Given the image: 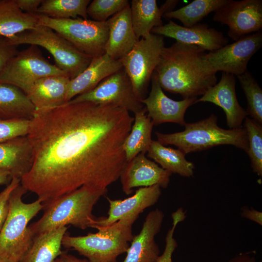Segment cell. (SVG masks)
<instances>
[{"label": "cell", "mask_w": 262, "mask_h": 262, "mask_svg": "<svg viewBox=\"0 0 262 262\" xmlns=\"http://www.w3.org/2000/svg\"><path fill=\"white\" fill-rule=\"evenodd\" d=\"M164 217L159 209L147 214L140 232L133 236L123 262H156L160 249L155 237L161 230Z\"/></svg>", "instance_id": "cell-19"}, {"label": "cell", "mask_w": 262, "mask_h": 262, "mask_svg": "<svg viewBox=\"0 0 262 262\" xmlns=\"http://www.w3.org/2000/svg\"><path fill=\"white\" fill-rule=\"evenodd\" d=\"M20 184V179L14 177L6 188L0 193V231L7 218L9 200L13 191Z\"/></svg>", "instance_id": "cell-37"}, {"label": "cell", "mask_w": 262, "mask_h": 262, "mask_svg": "<svg viewBox=\"0 0 262 262\" xmlns=\"http://www.w3.org/2000/svg\"><path fill=\"white\" fill-rule=\"evenodd\" d=\"M122 67L120 60H115L105 53L93 57L81 73L70 79L66 98V103L79 95L93 90L103 79Z\"/></svg>", "instance_id": "cell-20"}, {"label": "cell", "mask_w": 262, "mask_h": 262, "mask_svg": "<svg viewBox=\"0 0 262 262\" xmlns=\"http://www.w3.org/2000/svg\"><path fill=\"white\" fill-rule=\"evenodd\" d=\"M29 248L4 255L0 257V262H19Z\"/></svg>", "instance_id": "cell-41"}, {"label": "cell", "mask_w": 262, "mask_h": 262, "mask_svg": "<svg viewBox=\"0 0 262 262\" xmlns=\"http://www.w3.org/2000/svg\"><path fill=\"white\" fill-rule=\"evenodd\" d=\"M214 21L229 27L228 36L234 41L262 28V0H227L217 10Z\"/></svg>", "instance_id": "cell-13"}, {"label": "cell", "mask_w": 262, "mask_h": 262, "mask_svg": "<svg viewBox=\"0 0 262 262\" xmlns=\"http://www.w3.org/2000/svg\"><path fill=\"white\" fill-rule=\"evenodd\" d=\"M151 89L149 95L140 102L145 105L147 116L154 125L174 123L184 126L187 109L196 103L197 98L175 101L168 98L160 86L154 72L151 79Z\"/></svg>", "instance_id": "cell-14"}, {"label": "cell", "mask_w": 262, "mask_h": 262, "mask_svg": "<svg viewBox=\"0 0 262 262\" xmlns=\"http://www.w3.org/2000/svg\"><path fill=\"white\" fill-rule=\"evenodd\" d=\"M161 194V188L155 185L140 187L133 195L123 200L107 197L109 203L108 216L96 218L92 228L107 227L125 217L139 216L146 209L158 202Z\"/></svg>", "instance_id": "cell-17"}, {"label": "cell", "mask_w": 262, "mask_h": 262, "mask_svg": "<svg viewBox=\"0 0 262 262\" xmlns=\"http://www.w3.org/2000/svg\"><path fill=\"white\" fill-rule=\"evenodd\" d=\"M227 0H195L181 8L165 13L163 17L179 20L185 27L197 24L212 12L223 6Z\"/></svg>", "instance_id": "cell-30"}, {"label": "cell", "mask_w": 262, "mask_h": 262, "mask_svg": "<svg viewBox=\"0 0 262 262\" xmlns=\"http://www.w3.org/2000/svg\"><path fill=\"white\" fill-rule=\"evenodd\" d=\"M54 262H88V261L87 259H79L68 254L66 251H63Z\"/></svg>", "instance_id": "cell-42"}, {"label": "cell", "mask_w": 262, "mask_h": 262, "mask_svg": "<svg viewBox=\"0 0 262 262\" xmlns=\"http://www.w3.org/2000/svg\"><path fill=\"white\" fill-rule=\"evenodd\" d=\"M106 22L109 32L105 53L115 60H120L130 52L139 40L133 29L130 5L113 16Z\"/></svg>", "instance_id": "cell-22"}, {"label": "cell", "mask_w": 262, "mask_h": 262, "mask_svg": "<svg viewBox=\"0 0 262 262\" xmlns=\"http://www.w3.org/2000/svg\"><path fill=\"white\" fill-rule=\"evenodd\" d=\"M129 4L127 0H94L87 8V14L94 21L105 22L110 16L120 12Z\"/></svg>", "instance_id": "cell-34"}, {"label": "cell", "mask_w": 262, "mask_h": 262, "mask_svg": "<svg viewBox=\"0 0 262 262\" xmlns=\"http://www.w3.org/2000/svg\"><path fill=\"white\" fill-rule=\"evenodd\" d=\"M228 262H256V261L254 256L250 255L249 252H246L236 255Z\"/></svg>", "instance_id": "cell-43"}, {"label": "cell", "mask_w": 262, "mask_h": 262, "mask_svg": "<svg viewBox=\"0 0 262 262\" xmlns=\"http://www.w3.org/2000/svg\"><path fill=\"white\" fill-rule=\"evenodd\" d=\"M12 179V177L8 171L0 169V185L9 183Z\"/></svg>", "instance_id": "cell-44"}, {"label": "cell", "mask_w": 262, "mask_h": 262, "mask_svg": "<svg viewBox=\"0 0 262 262\" xmlns=\"http://www.w3.org/2000/svg\"><path fill=\"white\" fill-rule=\"evenodd\" d=\"M134 115L131 130L123 145L127 162L140 153H146L152 141L151 133L154 125L147 115L145 107Z\"/></svg>", "instance_id": "cell-28"}, {"label": "cell", "mask_w": 262, "mask_h": 262, "mask_svg": "<svg viewBox=\"0 0 262 262\" xmlns=\"http://www.w3.org/2000/svg\"><path fill=\"white\" fill-rule=\"evenodd\" d=\"M38 25L37 14L24 13L15 0H0V36L9 39Z\"/></svg>", "instance_id": "cell-27"}, {"label": "cell", "mask_w": 262, "mask_h": 262, "mask_svg": "<svg viewBox=\"0 0 262 262\" xmlns=\"http://www.w3.org/2000/svg\"><path fill=\"white\" fill-rule=\"evenodd\" d=\"M240 215L261 226L262 225V213L252 207L248 208L247 206H243L241 209Z\"/></svg>", "instance_id": "cell-40"}, {"label": "cell", "mask_w": 262, "mask_h": 262, "mask_svg": "<svg viewBox=\"0 0 262 262\" xmlns=\"http://www.w3.org/2000/svg\"><path fill=\"white\" fill-rule=\"evenodd\" d=\"M234 75L223 72L218 83L210 88L201 98L196 101L210 102L222 108L226 115L227 124L229 129L242 127L248 115L240 105L236 95Z\"/></svg>", "instance_id": "cell-18"}, {"label": "cell", "mask_w": 262, "mask_h": 262, "mask_svg": "<svg viewBox=\"0 0 262 262\" xmlns=\"http://www.w3.org/2000/svg\"><path fill=\"white\" fill-rule=\"evenodd\" d=\"M147 153L148 157L172 174L187 178L194 174L195 165L186 159L185 154L179 149L165 147L152 140Z\"/></svg>", "instance_id": "cell-29"}, {"label": "cell", "mask_w": 262, "mask_h": 262, "mask_svg": "<svg viewBox=\"0 0 262 262\" xmlns=\"http://www.w3.org/2000/svg\"><path fill=\"white\" fill-rule=\"evenodd\" d=\"M171 217L172 225L165 236L164 250L156 262H172V254L178 246V243L174 237L175 230L178 224L185 219L186 212L182 208H180L172 213Z\"/></svg>", "instance_id": "cell-36"}, {"label": "cell", "mask_w": 262, "mask_h": 262, "mask_svg": "<svg viewBox=\"0 0 262 262\" xmlns=\"http://www.w3.org/2000/svg\"><path fill=\"white\" fill-rule=\"evenodd\" d=\"M139 216L125 217L86 235L71 236L66 233L62 242L86 257L88 262H117L120 255L126 253L133 235L132 227Z\"/></svg>", "instance_id": "cell-5"}, {"label": "cell", "mask_w": 262, "mask_h": 262, "mask_svg": "<svg viewBox=\"0 0 262 262\" xmlns=\"http://www.w3.org/2000/svg\"><path fill=\"white\" fill-rule=\"evenodd\" d=\"M42 0H15L19 9L24 13L36 15Z\"/></svg>", "instance_id": "cell-39"}, {"label": "cell", "mask_w": 262, "mask_h": 262, "mask_svg": "<svg viewBox=\"0 0 262 262\" xmlns=\"http://www.w3.org/2000/svg\"><path fill=\"white\" fill-rule=\"evenodd\" d=\"M34 112L33 104L21 90L0 83V119H31Z\"/></svg>", "instance_id": "cell-26"}, {"label": "cell", "mask_w": 262, "mask_h": 262, "mask_svg": "<svg viewBox=\"0 0 262 262\" xmlns=\"http://www.w3.org/2000/svg\"><path fill=\"white\" fill-rule=\"evenodd\" d=\"M32 147L27 136L0 143V169L8 171L12 178L21 179L30 169Z\"/></svg>", "instance_id": "cell-24"}, {"label": "cell", "mask_w": 262, "mask_h": 262, "mask_svg": "<svg viewBox=\"0 0 262 262\" xmlns=\"http://www.w3.org/2000/svg\"><path fill=\"white\" fill-rule=\"evenodd\" d=\"M237 77L247 100L246 110L254 120L262 125V90L257 82L248 71Z\"/></svg>", "instance_id": "cell-32"}, {"label": "cell", "mask_w": 262, "mask_h": 262, "mask_svg": "<svg viewBox=\"0 0 262 262\" xmlns=\"http://www.w3.org/2000/svg\"><path fill=\"white\" fill-rule=\"evenodd\" d=\"M55 75L68 76L46 59L38 46L30 45L19 51L0 71V83L14 85L26 95L36 81Z\"/></svg>", "instance_id": "cell-10"}, {"label": "cell", "mask_w": 262, "mask_h": 262, "mask_svg": "<svg viewBox=\"0 0 262 262\" xmlns=\"http://www.w3.org/2000/svg\"><path fill=\"white\" fill-rule=\"evenodd\" d=\"M26 192L20 184L10 195L8 215L0 231V257L29 248L35 236L28 225L44 206L38 199L24 202L22 196Z\"/></svg>", "instance_id": "cell-7"}, {"label": "cell", "mask_w": 262, "mask_h": 262, "mask_svg": "<svg viewBox=\"0 0 262 262\" xmlns=\"http://www.w3.org/2000/svg\"><path fill=\"white\" fill-rule=\"evenodd\" d=\"M19 51L17 46L11 44L7 38L0 36V71Z\"/></svg>", "instance_id": "cell-38"}, {"label": "cell", "mask_w": 262, "mask_h": 262, "mask_svg": "<svg viewBox=\"0 0 262 262\" xmlns=\"http://www.w3.org/2000/svg\"><path fill=\"white\" fill-rule=\"evenodd\" d=\"M217 120V116L212 114L200 121L186 123L182 131L172 133L156 132L155 134L161 144L176 146L185 155L223 145H232L246 152L248 140L246 129L243 127L224 129L218 125Z\"/></svg>", "instance_id": "cell-4"}, {"label": "cell", "mask_w": 262, "mask_h": 262, "mask_svg": "<svg viewBox=\"0 0 262 262\" xmlns=\"http://www.w3.org/2000/svg\"><path fill=\"white\" fill-rule=\"evenodd\" d=\"M67 228L62 226L35 235L19 262H54L63 252L62 240Z\"/></svg>", "instance_id": "cell-25"}, {"label": "cell", "mask_w": 262, "mask_h": 262, "mask_svg": "<svg viewBox=\"0 0 262 262\" xmlns=\"http://www.w3.org/2000/svg\"><path fill=\"white\" fill-rule=\"evenodd\" d=\"M107 192V189L83 186L44 206L42 217L28 228L35 236L67 225L82 229L92 228L97 218L93 208Z\"/></svg>", "instance_id": "cell-3"}, {"label": "cell", "mask_w": 262, "mask_h": 262, "mask_svg": "<svg viewBox=\"0 0 262 262\" xmlns=\"http://www.w3.org/2000/svg\"><path fill=\"white\" fill-rule=\"evenodd\" d=\"M179 0H166L160 8L156 0H132L131 16L132 27L137 38H145L152 29L163 25L162 17L173 10Z\"/></svg>", "instance_id": "cell-23"}, {"label": "cell", "mask_w": 262, "mask_h": 262, "mask_svg": "<svg viewBox=\"0 0 262 262\" xmlns=\"http://www.w3.org/2000/svg\"><path fill=\"white\" fill-rule=\"evenodd\" d=\"M164 47V36L151 33L139 40L130 52L120 59L140 101L146 98L152 74Z\"/></svg>", "instance_id": "cell-9"}, {"label": "cell", "mask_w": 262, "mask_h": 262, "mask_svg": "<svg viewBox=\"0 0 262 262\" xmlns=\"http://www.w3.org/2000/svg\"><path fill=\"white\" fill-rule=\"evenodd\" d=\"M70 80L67 75H55L36 81L26 94L34 107V115L65 104Z\"/></svg>", "instance_id": "cell-21"}, {"label": "cell", "mask_w": 262, "mask_h": 262, "mask_svg": "<svg viewBox=\"0 0 262 262\" xmlns=\"http://www.w3.org/2000/svg\"><path fill=\"white\" fill-rule=\"evenodd\" d=\"M30 119H0V143L27 136Z\"/></svg>", "instance_id": "cell-35"}, {"label": "cell", "mask_w": 262, "mask_h": 262, "mask_svg": "<svg viewBox=\"0 0 262 262\" xmlns=\"http://www.w3.org/2000/svg\"><path fill=\"white\" fill-rule=\"evenodd\" d=\"M37 17L38 25L51 28L81 52L93 58L105 53L109 32L106 21L79 17L55 19L40 14Z\"/></svg>", "instance_id": "cell-8"}, {"label": "cell", "mask_w": 262, "mask_h": 262, "mask_svg": "<svg viewBox=\"0 0 262 262\" xmlns=\"http://www.w3.org/2000/svg\"><path fill=\"white\" fill-rule=\"evenodd\" d=\"M262 46V33L260 31L205 53L203 58L214 73L221 71L238 76L247 71L249 61Z\"/></svg>", "instance_id": "cell-11"}, {"label": "cell", "mask_w": 262, "mask_h": 262, "mask_svg": "<svg viewBox=\"0 0 262 262\" xmlns=\"http://www.w3.org/2000/svg\"><path fill=\"white\" fill-rule=\"evenodd\" d=\"M90 0H42L37 14L55 19H87V8Z\"/></svg>", "instance_id": "cell-31"}, {"label": "cell", "mask_w": 262, "mask_h": 262, "mask_svg": "<svg viewBox=\"0 0 262 262\" xmlns=\"http://www.w3.org/2000/svg\"><path fill=\"white\" fill-rule=\"evenodd\" d=\"M248 140L246 152L254 172L262 177V126L254 119L246 117L243 124Z\"/></svg>", "instance_id": "cell-33"}, {"label": "cell", "mask_w": 262, "mask_h": 262, "mask_svg": "<svg viewBox=\"0 0 262 262\" xmlns=\"http://www.w3.org/2000/svg\"><path fill=\"white\" fill-rule=\"evenodd\" d=\"M69 101L115 104L134 114L145 107L135 96L131 80L123 67L105 78L93 90Z\"/></svg>", "instance_id": "cell-12"}, {"label": "cell", "mask_w": 262, "mask_h": 262, "mask_svg": "<svg viewBox=\"0 0 262 262\" xmlns=\"http://www.w3.org/2000/svg\"><path fill=\"white\" fill-rule=\"evenodd\" d=\"M205 51L177 41L164 47L154 71L162 89L185 99L202 96L215 85L216 73L204 61Z\"/></svg>", "instance_id": "cell-2"}, {"label": "cell", "mask_w": 262, "mask_h": 262, "mask_svg": "<svg viewBox=\"0 0 262 262\" xmlns=\"http://www.w3.org/2000/svg\"><path fill=\"white\" fill-rule=\"evenodd\" d=\"M8 40L17 46L29 44L44 48L52 55L56 66L66 72L70 79L81 73L93 59L79 51L51 28L41 25L21 32Z\"/></svg>", "instance_id": "cell-6"}, {"label": "cell", "mask_w": 262, "mask_h": 262, "mask_svg": "<svg viewBox=\"0 0 262 262\" xmlns=\"http://www.w3.org/2000/svg\"><path fill=\"white\" fill-rule=\"evenodd\" d=\"M133 121L117 105L88 101L35 115L27 135L32 164L21 185L44 206L83 186L107 189L127 163L123 145Z\"/></svg>", "instance_id": "cell-1"}, {"label": "cell", "mask_w": 262, "mask_h": 262, "mask_svg": "<svg viewBox=\"0 0 262 262\" xmlns=\"http://www.w3.org/2000/svg\"><path fill=\"white\" fill-rule=\"evenodd\" d=\"M174 38L182 43L198 46L212 51L228 44L229 40L222 32L209 28L206 24L197 23L191 27L177 24L172 20L153 28L151 33Z\"/></svg>", "instance_id": "cell-16"}, {"label": "cell", "mask_w": 262, "mask_h": 262, "mask_svg": "<svg viewBox=\"0 0 262 262\" xmlns=\"http://www.w3.org/2000/svg\"><path fill=\"white\" fill-rule=\"evenodd\" d=\"M172 174L147 158L146 153H140L126 163L119 178L123 191L129 195L138 187L157 185L166 188Z\"/></svg>", "instance_id": "cell-15"}]
</instances>
